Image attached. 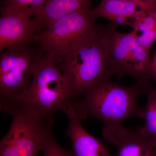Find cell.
Returning <instances> with one entry per match:
<instances>
[{"instance_id":"16","label":"cell","mask_w":156,"mask_h":156,"mask_svg":"<svg viewBox=\"0 0 156 156\" xmlns=\"http://www.w3.org/2000/svg\"><path fill=\"white\" fill-rule=\"evenodd\" d=\"M151 60V76L152 80L156 82V52Z\"/></svg>"},{"instance_id":"9","label":"cell","mask_w":156,"mask_h":156,"mask_svg":"<svg viewBox=\"0 0 156 156\" xmlns=\"http://www.w3.org/2000/svg\"><path fill=\"white\" fill-rule=\"evenodd\" d=\"M102 134L105 141L116 148L114 156H156V144L139 128L129 129L123 125L105 126Z\"/></svg>"},{"instance_id":"18","label":"cell","mask_w":156,"mask_h":156,"mask_svg":"<svg viewBox=\"0 0 156 156\" xmlns=\"http://www.w3.org/2000/svg\"><path fill=\"white\" fill-rule=\"evenodd\" d=\"M149 10L156 9V0H144Z\"/></svg>"},{"instance_id":"10","label":"cell","mask_w":156,"mask_h":156,"mask_svg":"<svg viewBox=\"0 0 156 156\" xmlns=\"http://www.w3.org/2000/svg\"><path fill=\"white\" fill-rule=\"evenodd\" d=\"M62 111L68 119V127L66 134L71 141L72 151L74 156H114L103 142L86 131L70 105L65 107Z\"/></svg>"},{"instance_id":"6","label":"cell","mask_w":156,"mask_h":156,"mask_svg":"<svg viewBox=\"0 0 156 156\" xmlns=\"http://www.w3.org/2000/svg\"><path fill=\"white\" fill-rule=\"evenodd\" d=\"M12 116L10 129L0 141V156H36L53 135L54 119H39L24 110Z\"/></svg>"},{"instance_id":"14","label":"cell","mask_w":156,"mask_h":156,"mask_svg":"<svg viewBox=\"0 0 156 156\" xmlns=\"http://www.w3.org/2000/svg\"><path fill=\"white\" fill-rule=\"evenodd\" d=\"M48 0H5L2 6L26 11L35 17Z\"/></svg>"},{"instance_id":"13","label":"cell","mask_w":156,"mask_h":156,"mask_svg":"<svg viewBox=\"0 0 156 156\" xmlns=\"http://www.w3.org/2000/svg\"><path fill=\"white\" fill-rule=\"evenodd\" d=\"M144 94L147 96V103L143 108V119L145 123L139 129L144 136L156 144V87L151 85Z\"/></svg>"},{"instance_id":"17","label":"cell","mask_w":156,"mask_h":156,"mask_svg":"<svg viewBox=\"0 0 156 156\" xmlns=\"http://www.w3.org/2000/svg\"><path fill=\"white\" fill-rule=\"evenodd\" d=\"M130 1H133V2L136 3L140 9L146 10V11L149 10L144 0H130Z\"/></svg>"},{"instance_id":"11","label":"cell","mask_w":156,"mask_h":156,"mask_svg":"<svg viewBox=\"0 0 156 156\" xmlns=\"http://www.w3.org/2000/svg\"><path fill=\"white\" fill-rule=\"evenodd\" d=\"M91 0H48L33 18L37 31L46 30L53 22L68 14L91 6ZM43 32V31H42Z\"/></svg>"},{"instance_id":"12","label":"cell","mask_w":156,"mask_h":156,"mask_svg":"<svg viewBox=\"0 0 156 156\" xmlns=\"http://www.w3.org/2000/svg\"><path fill=\"white\" fill-rule=\"evenodd\" d=\"M138 6L130 0H101L97 7L92 9L95 17H103L110 20L115 25L131 27L129 18H134L139 10Z\"/></svg>"},{"instance_id":"3","label":"cell","mask_w":156,"mask_h":156,"mask_svg":"<svg viewBox=\"0 0 156 156\" xmlns=\"http://www.w3.org/2000/svg\"><path fill=\"white\" fill-rule=\"evenodd\" d=\"M75 99L71 85L56 62L39 52L31 85L18 111L25 110L39 119H54L58 111Z\"/></svg>"},{"instance_id":"4","label":"cell","mask_w":156,"mask_h":156,"mask_svg":"<svg viewBox=\"0 0 156 156\" xmlns=\"http://www.w3.org/2000/svg\"><path fill=\"white\" fill-rule=\"evenodd\" d=\"M39 52L29 44L2 51L0 56V108L13 115L20 108L33 80L34 65Z\"/></svg>"},{"instance_id":"15","label":"cell","mask_w":156,"mask_h":156,"mask_svg":"<svg viewBox=\"0 0 156 156\" xmlns=\"http://www.w3.org/2000/svg\"><path fill=\"white\" fill-rule=\"evenodd\" d=\"M41 152L43 156H74L72 150L65 149L58 144L53 134L47 140Z\"/></svg>"},{"instance_id":"7","label":"cell","mask_w":156,"mask_h":156,"mask_svg":"<svg viewBox=\"0 0 156 156\" xmlns=\"http://www.w3.org/2000/svg\"><path fill=\"white\" fill-rule=\"evenodd\" d=\"M92 9L88 6L58 19L36 34L33 41L39 45L40 51L57 62L74 41L96 25L97 18Z\"/></svg>"},{"instance_id":"5","label":"cell","mask_w":156,"mask_h":156,"mask_svg":"<svg viewBox=\"0 0 156 156\" xmlns=\"http://www.w3.org/2000/svg\"><path fill=\"white\" fill-rule=\"evenodd\" d=\"M137 36L134 30L120 33L116 25H109V44L113 73L119 79L129 76L136 80V83L149 87L152 80L150 52L140 45Z\"/></svg>"},{"instance_id":"2","label":"cell","mask_w":156,"mask_h":156,"mask_svg":"<svg viewBox=\"0 0 156 156\" xmlns=\"http://www.w3.org/2000/svg\"><path fill=\"white\" fill-rule=\"evenodd\" d=\"M150 87L138 83L126 87L109 79L88 89L70 105L81 121L93 117L104 126L122 125L131 118L143 119L144 109L138 99Z\"/></svg>"},{"instance_id":"8","label":"cell","mask_w":156,"mask_h":156,"mask_svg":"<svg viewBox=\"0 0 156 156\" xmlns=\"http://www.w3.org/2000/svg\"><path fill=\"white\" fill-rule=\"evenodd\" d=\"M0 17V50L33 41L37 28L31 14L2 6Z\"/></svg>"},{"instance_id":"1","label":"cell","mask_w":156,"mask_h":156,"mask_svg":"<svg viewBox=\"0 0 156 156\" xmlns=\"http://www.w3.org/2000/svg\"><path fill=\"white\" fill-rule=\"evenodd\" d=\"M109 25H95L71 44L56 63L69 81L76 98L114 75Z\"/></svg>"}]
</instances>
